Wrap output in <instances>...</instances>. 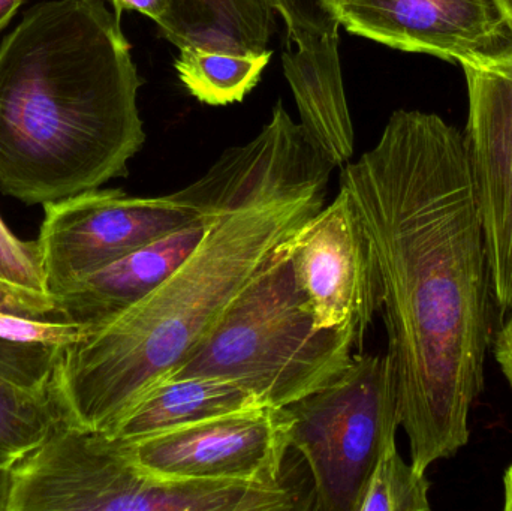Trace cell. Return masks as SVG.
<instances>
[{
    "label": "cell",
    "instance_id": "1",
    "mask_svg": "<svg viewBox=\"0 0 512 511\" xmlns=\"http://www.w3.org/2000/svg\"><path fill=\"white\" fill-rule=\"evenodd\" d=\"M340 180L378 264L400 425L426 473L468 444L492 341V270L465 134L438 114L396 111Z\"/></svg>",
    "mask_w": 512,
    "mask_h": 511
},
{
    "label": "cell",
    "instance_id": "2",
    "mask_svg": "<svg viewBox=\"0 0 512 511\" xmlns=\"http://www.w3.org/2000/svg\"><path fill=\"white\" fill-rule=\"evenodd\" d=\"M334 168L279 102L251 143L231 147L186 186L209 215L206 234L149 296L63 351L51 381L62 419L108 432L176 372L324 207Z\"/></svg>",
    "mask_w": 512,
    "mask_h": 511
},
{
    "label": "cell",
    "instance_id": "3",
    "mask_svg": "<svg viewBox=\"0 0 512 511\" xmlns=\"http://www.w3.org/2000/svg\"><path fill=\"white\" fill-rule=\"evenodd\" d=\"M141 80L105 0H51L0 44V191L44 204L128 176Z\"/></svg>",
    "mask_w": 512,
    "mask_h": 511
},
{
    "label": "cell",
    "instance_id": "4",
    "mask_svg": "<svg viewBox=\"0 0 512 511\" xmlns=\"http://www.w3.org/2000/svg\"><path fill=\"white\" fill-rule=\"evenodd\" d=\"M291 243L167 380L234 381L264 407L280 410L333 383L348 369L354 345L316 323L295 281Z\"/></svg>",
    "mask_w": 512,
    "mask_h": 511
},
{
    "label": "cell",
    "instance_id": "5",
    "mask_svg": "<svg viewBox=\"0 0 512 511\" xmlns=\"http://www.w3.org/2000/svg\"><path fill=\"white\" fill-rule=\"evenodd\" d=\"M291 447L312 480L313 510L357 511L364 486L400 425L390 356L355 354L339 378L286 407Z\"/></svg>",
    "mask_w": 512,
    "mask_h": 511
},
{
    "label": "cell",
    "instance_id": "6",
    "mask_svg": "<svg viewBox=\"0 0 512 511\" xmlns=\"http://www.w3.org/2000/svg\"><path fill=\"white\" fill-rule=\"evenodd\" d=\"M167 497L128 444L63 419L0 480V511H158Z\"/></svg>",
    "mask_w": 512,
    "mask_h": 511
},
{
    "label": "cell",
    "instance_id": "7",
    "mask_svg": "<svg viewBox=\"0 0 512 511\" xmlns=\"http://www.w3.org/2000/svg\"><path fill=\"white\" fill-rule=\"evenodd\" d=\"M203 216L185 189L165 197H129L93 189L44 204L39 231L45 288L53 296L68 282L96 272Z\"/></svg>",
    "mask_w": 512,
    "mask_h": 511
},
{
    "label": "cell",
    "instance_id": "8",
    "mask_svg": "<svg viewBox=\"0 0 512 511\" xmlns=\"http://www.w3.org/2000/svg\"><path fill=\"white\" fill-rule=\"evenodd\" d=\"M128 446L159 479L273 485L297 476L286 408L227 414Z\"/></svg>",
    "mask_w": 512,
    "mask_h": 511
},
{
    "label": "cell",
    "instance_id": "9",
    "mask_svg": "<svg viewBox=\"0 0 512 511\" xmlns=\"http://www.w3.org/2000/svg\"><path fill=\"white\" fill-rule=\"evenodd\" d=\"M291 263L318 326L345 336L360 353L381 312L382 288L369 237L342 189L298 231Z\"/></svg>",
    "mask_w": 512,
    "mask_h": 511
},
{
    "label": "cell",
    "instance_id": "10",
    "mask_svg": "<svg viewBox=\"0 0 512 511\" xmlns=\"http://www.w3.org/2000/svg\"><path fill=\"white\" fill-rule=\"evenodd\" d=\"M469 113L465 140L502 314L512 311V41L463 57Z\"/></svg>",
    "mask_w": 512,
    "mask_h": 511
},
{
    "label": "cell",
    "instance_id": "11",
    "mask_svg": "<svg viewBox=\"0 0 512 511\" xmlns=\"http://www.w3.org/2000/svg\"><path fill=\"white\" fill-rule=\"evenodd\" d=\"M328 5L349 33L450 63L512 41L502 0H328Z\"/></svg>",
    "mask_w": 512,
    "mask_h": 511
},
{
    "label": "cell",
    "instance_id": "12",
    "mask_svg": "<svg viewBox=\"0 0 512 511\" xmlns=\"http://www.w3.org/2000/svg\"><path fill=\"white\" fill-rule=\"evenodd\" d=\"M286 26L282 66L300 123L342 167L354 155V129L340 65V23L328 0H267Z\"/></svg>",
    "mask_w": 512,
    "mask_h": 511
},
{
    "label": "cell",
    "instance_id": "13",
    "mask_svg": "<svg viewBox=\"0 0 512 511\" xmlns=\"http://www.w3.org/2000/svg\"><path fill=\"white\" fill-rule=\"evenodd\" d=\"M209 215L126 257L68 282L53 294L59 320L96 329L125 314L155 291L201 242Z\"/></svg>",
    "mask_w": 512,
    "mask_h": 511
},
{
    "label": "cell",
    "instance_id": "14",
    "mask_svg": "<svg viewBox=\"0 0 512 511\" xmlns=\"http://www.w3.org/2000/svg\"><path fill=\"white\" fill-rule=\"evenodd\" d=\"M264 407L254 393L215 377L174 378L144 393L107 432L126 444L188 428L206 420Z\"/></svg>",
    "mask_w": 512,
    "mask_h": 511
},
{
    "label": "cell",
    "instance_id": "15",
    "mask_svg": "<svg viewBox=\"0 0 512 511\" xmlns=\"http://www.w3.org/2000/svg\"><path fill=\"white\" fill-rule=\"evenodd\" d=\"M273 14L267 0H167L158 26L180 51L271 57Z\"/></svg>",
    "mask_w": 512,
    "mask_h": 511
},
{
    "label": "cell",
    "instance_id": "16",
    "mask_svg": "<svg viewBox=\"0 0 512 511\" xmlns=\"http://www.w3.org/2000/svg\"><path fill=\"white\" fill-rule=\"evenodd\" d=\"M83 332V327L68 321L0 312V378L26 389L48 392L63 351Z\"/></svg>",
    "mask_w": 512,
    "mask_h": 511
},
{
    "label": "cell",
    "instance_id": "17",
    "mask_svg": "<svg viewBox=\"0 0 512 511\" xmlns=\"http://www.w3.org/2000/svg\"><path fill=\"white\" fill-rule=\"evenodd\" d=\"M271 57L180 51L176 68L183 86L204 104L240 102L261 80Z\"/></svg>",
    "mask_w": 512,
    "mask_h": 511
},
{
    "label": "cell",
    "instance_id": "18",
    "mask_svg": "<svg viewBox=\"0 0 512 511\" xmlns=\"http://www.w3.org/2000/svg\"><path fill=\"white\" fill-rule=\"evenodd\" d=\"M60 419L51 390L38 392L0 378V471L39 446Z\"/></svg>",
    "mask_w": 512,
    "mask_h": 511
},
{
    "label": "cell",
    "instance_id": "19",
    "mask_svg": "<svg viewBox=\"0 0 512 511\" xmlns=\"http://www.w3.org/2000/svg\"><path fill=\"white\" fill-rule=\"evenodd\" d=\"M429 492L426 473L406 464L396 446L373 468L357 511H429Z\"/></svg>",
    "mask_w": 512,
    "mask_h": 511
},
{
    "label": "cell",
    "instance_id": "20",
    "mask_svg": "<svg viewBox=\"0 0 512 511\" xmlns=\"http://www.w3.org/2000/svg\"><path fill=\"white\" fill-rule=\"evenodd\" d=\"M0 279L30 288L44 291V270H42L41 251L38 242H24L18 239L0 218Z\"/></svg>",
    "mask_w": 512,
    "mask_h": 511
},
{
    "label": "cell",
    "instance_id": "21",
    "mask_svg": "<svg viewBox=\"0 0 512 511\" xmlns=\"http://www.w3.org/2000/svg\"><path fill=\"white\" fill-rule=\"evenodd\" d=\"M0 312L36 320H59L50 293L20 287L5 279H0Z\"/></svg>",
    "mask_w": 512,
    "mask_h": 511
},
{
    "label": "cell",
    "instance_id": "22",
    "mask_svg": "<svg viewBox=\"0 0 512 511\" xmlns=\"http://www.w3.org/2000/svg\"><path fill=\"white\" fill-rule=\"evenodd\" d=\"M493 354L512 390V311L508 312L507 320L496 333Z\"/></svg>",
    "mask_w": 512,
    "mask_h": 511
},
{
    "label": "cell",
    "instance_id": "23",
    "mask_svg": "<svg viewBox=\"0 0 512 511\" xmlns=\"http://www.w3.org/2000/svg\"><path fill=\"white\" fill-rule=\"evenodd\" d=\"M114 14L122 17L123 11H137L156 21V24L167 14V0H111Z\"/></svg>",
    "mask_w": 512,
    "mask_h": 511
},
{
    "label": "cell",
    "instance_id": "24",
    "mask_svg": "<svg viewBox=\"0 0 512 511\" xmlns=\"http://www.w3.org/2000/svg\"><path fill=\"white\" fill-rule=\"evenodd\" d=\"M23 0H0V30L8 26Z\"/></svg>",
    "mask_w": 512,
    "mask_h": 511
},
{
    "label": "cell",
    "instance_id": "25",
    "mask_svg": "<svg viewBox=\"0 0 512 511\" xmlns=\"http://www.w3.org/2000/svg\"><path fill=\"white\" fill-rule=\"evenodd\" d=\"M505 510L512 511V465L505 471L504 477Z\"/></svg>",
    "mask_w": 512,
    "mask_h": 511
},
{
    "label": "cell",
    "instance_id": "26",
    "mask_svg": "<svg viewBox=\"0 0 512 511\" xmlns=\"http://www.w3.org/2000/svg\"><path fill=\"white\" fill-rule=\"evenodd\" d=\"M502 3H504L505 9H507L508 15H510L512 23V0H502Z\"/></svg>",
    "mask_w": 512,
    "mask_h": 511
},
{
    "label": "cell",
    "instance_id": "27",
    "mask_svg": "<svg viewBox=\"0 0 512 511\" xmlns=\"http://www.w3.org/2000/svg\"><path fill=\"white\" fill-rule=\"evenodd\" d=\"M3 471H0V480H2Z\"/></svg>",
    "mask_w": 512,
    "mask_h": 511
}]
</instances>
